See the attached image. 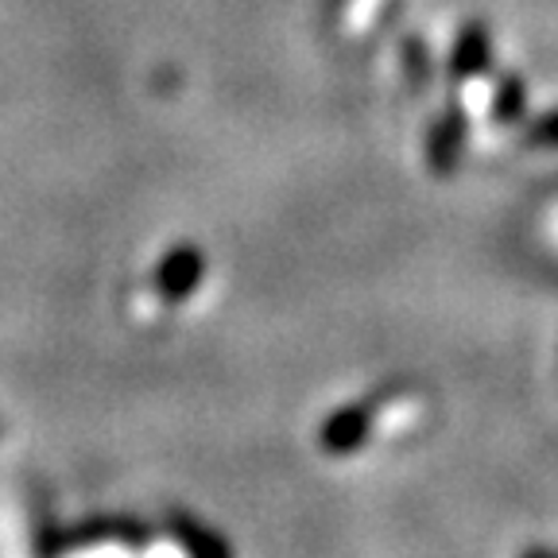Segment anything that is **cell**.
<instances>
[{"label": "cell", "mask_w": 558, "mask_h": 558, "mask_svg": "<svg viewBox=\"0 0 558 558\" xmlns=\"http://www.w3.org/2000/svg\"><path fill=\"white\" fill-rule=\"evenodd\" d=\"M171 535L179 539V547L186 550V558H233V550H229V543L221 539L214 527H206V523H198L194 515L186 512H171Z\"/></svg>", "instance_id": "obj_1"}, {"label": "cell", "mask_w": 558, "mask_h": 558, "mask_svg": "<svg viewBox=\"0 0 558 558\" xmlns=\"http://www.w3.org/2000/svg\"><path fill=\"white\" fill-rule=\"evenodd\" d=\"M373 403H361V408H349V411H338L323 427V450L326 453H349L357 450L368 435V418H373Z\"/></svg>", "instance_id": "obj_2"}, {"label": "cell", "mask_w": 558, "mask_h": 558, "mask_svg": "<svg viewBox=\"0 0 558 558\" xmlns=\"http://www.w3.org/2000/svg\"><path fill=\"white\" fill-rule=\"evenodd\" d=\"M148 535V527L136 520H94L82 523L78 532L62 535V547H78V543H129V547H144Z\"/></svg>", "instance_id": "obj_3"}, {"label": "cell", "mask_w": 558, "mask_h": 558, "mask_svg": "<svg viewBox=\"0 0 558 558\" xmlns=\"http://www.w3.org/2000/svg\"><path fill=\"white\" fill-rule=\"evenodd\" d=\"M485 66H488V35L477 24H470L462 39H458V51H453V70L458 74H481Z\"/></svg>", "instance_id": "obj_4"}, {"label": "cell", "mask_w": 558, "mask_h": 558, "mask_svg": "<svg viewBox=\"0 0 558 558\" xmlns=\"http://www.w3.org/2000/svg\"><path fill=\"white\" fill-rule=\"evenodd\" d=\"M465 136V124L458 113H450L442 124H438L435 140H430V163L438 167V171H446V167L453 163V148H458V140Z\"/></svg>", "instance_id": "obj_5"}, {"label": "cell", "mask_w": 558, "mask_h": 558, "mask_svg": "<svg viewBox=\"0 0 558 558\" xmlns=\"http://www.w3.org/2000/svg\"><path fill=\"white\" fill-rule=\"evenodd\" d=\"M523 101H527V94H523V86H520V82H515V78H508L505 86H500L497 117H500V121H520Z\"/></svg>", "instance_id": "obj_6"}, {"label": "cell", "mask_w": 558, "mask_h": 558, "mask_svg": "<svg viewBox=\"0 0 558 558\" xmlns=\"http://www.w3.org/2000/svg\"><path fill=\"white\" fill-rule=\"evenodd\" d=\"M527 140L539 144V148H558V109L547 117H539V121L527 129Z\"/></svg>", "instance_id": "obj_7"}, {"label": "cell", "mask_w": 558, "mask_h": 558, "mask_svg": "<svg viewBox=\"0 0 558 558\" xmlns=\"http://www.w3.org/2000/svg\"><path fill=\"white\" fill-rule=\"evenodd\" d=\"M515 558H558V550L555 547H527V550H520Z\"/></svg>", "instance_id": "obj_8"}]
</instances>
